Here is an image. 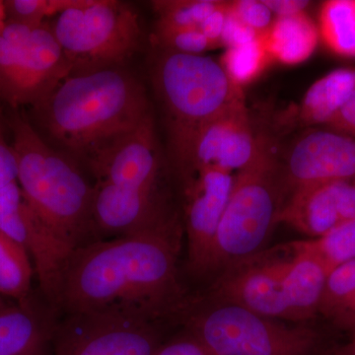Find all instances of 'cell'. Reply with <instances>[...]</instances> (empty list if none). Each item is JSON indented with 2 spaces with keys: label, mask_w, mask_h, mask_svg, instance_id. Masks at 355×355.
<instances>
[{
  "label": "cell",
  "mask_w": 355,
  "mask_h": 355,
  "mask_svg": "<svg viewBox=\"0 0 355 355\" xmlns=\"http://www.w3.org/2000/svg\"><path fill=\"white\" fill-rule=\"evenodd\" d=\"M355 218V179L309 184L291 191L277 224L284 223L312 239Z\"/></svg>",
  "instance_id": "5bb4252c"
},
{
  "label": "cell",
  "mask_w": 355,
  "mask_h": 355,
  "mask_svg": "<svg viewBox=\"0 0 355 355\" xmlns=\"http://www.w3.org/2000/svg\"><path fill=\"white\" fill-rule=\"evenodd\" d=\"M282 176L291 189L355 179V139L329 128H310L289 149Z\"/></svg>",
  "instance_id": "8fae6325"
},
{
  "label": "cell",
  "mask_w": 355,
  "mask_h": 355,
  "mask_svg": "<svg viewBox=\"0 0 355 355\" xmlns=\"http://www.w3.org/2000/svg\"><path fill=\"white\" fill-rule=\"evenodd\" d=\"M0 231L27 252L49 306L58 311L60 289L72 252L26 200L18 182L0 190Z\"/></svg>",
  "instance_id": "9c48e42d"
},
{
  "label": "cell",
  "mask_w": 355,
  "mask_h": 355,
  "mask_svg": "<svg viewBox=\"0 0 355 355\" xmlns=\"http://www.w3.org/2000/svg\"><path fill=\"white\" fill-rule=\"evenodd\" d=\"M57 320L30 299L0 313V355H51Z\"/></svg>",
  "instance_id": "ac0fdd59"
},
{
  "label": "cell",
  "mask_w": 355,
  "mask_h": 355,
  "mask_svg": "<svg viewBox=\"0 0 355 355\" xmlns=\"http://www.w3.org/2000/svg\"><path fill=\"white\" fill-rule=\"evenodd\" d=\"M94 232L123 236L164 227L176 220L158 189L135 190L96 182L92 202Z\"/></svg>",
  "instance_id": "7c38bea8"
},
{
  "label": "cell",
  "mask_w": 355,
  "mask_h": 355,
  "mask_svg": "<svg viewBox=\"0 0 355 355\" xmlns=\"http://www.w3.org/2000/svg\"><path fill=\"white\" fill-rule=\"evenodd\" d=\"M320 38L340 57L355 58V0H328L319 13Z\"/></svg>",
  "instance_id": "7402d4cb"
},
{
  "label": "cell",
  "mask_w": 355,
  "mask_h": 355,
  "mask_svg": "<svg viewBox=\"0 0 355 355\" xmlns=\"http://www.w3.org/2000/svg\"><path fill=\"white\" fill-rule=\"evenodd\" d=\"M88 166L96 182L135 190L158 189L161 163L153 114Z\"/></svg>",
  "instance_id": "4fadbf2b"
},
{
  "label": "cell",
  "mask_w": 355,
  "mask_h": 355,
  "mask_svg": "<svg viewBox=\"0 0 355 355\" xmlns=\"http://www.w3.org/2000/svg\"><path fill=\"white\" fill-rule=\"evenodd\" d=\"M18 180V162L12 146H8L0 127V190Z\"/></svg>",
  "instance_id": "836d02e7"
},
{
  "label": "cell",
  "mask_w": 355,
  "mask_h": 355,
  "mask_svg": "<svg viewBox=\"0 0 355 355\" xmlns=\"http://www.w3.org/2000/svg\"><path fill=\"white\" fill-rule=\"evenodd\" d=\"M229 12L259 34H263L272 23V12L263 0L228 1Z\"/></svg>",
  "instance_id": "4dcf8cb0"
},
{
  "label": "cell",
  "mask_w": 355,
  "mask_h": 355,
  "mask_svg": "<svg viewBox=\"0 0 355 355\" xmlns=\"http://www.w3.org/2000/svg\"><path fill=\"white\" fill-rule=\"evenodd\" d=\"M233 182L232 172L214 167L198 169L186 182L184 224L189 263L195 272L210 270L217 231Z\"/></svg>",
  "instance_id": "30bf717a"
},
{
  "label": "cell",
  "mask_w": 355,
  "mask_h": 355,
  "mask_svg": "<svg viewBox=\"0 0 355 355\" xmlns=\"http://www.w3.org/2000/svg\"><path fill=\"white\" fill-rule=\"evenodd\" d=\"M293 243L316 259L330 275L338 266L355 261V218L322 237Z\"/></svg>",
  "instance_id": "d4e9b609"
},
{
  "label": "cell",
  "mask_w": 355,
  "mask_h": 355,
  "mask_svg": "<svg viewBox=\"0 0 355 355\" xmlns=\"http://www.w3.org/2000/svg\"><path fill=\"white\" fill-rule=\"evenodd\" d=\"M218 0H163L153 1L157 24L171 27H200L214 12Z\"/></svg>",
  "instance_id": "4316f807"
},
{
  "label": "cell",
  "mask_w": 355,
  "mask_h": 355,
  "mask_svg": "<svg viewBox=\"0 0 355 355\" xmlns=\"http://www.w3.org/2000/svg\"><path fill=\"white\" fill-rule=\"evenodd\" d=\"M319 311L343 326L354 327L355 261L328 275Z\"/></svg>",
  "instance_id": "cb8c5ba5"
},
{
  "label": "cell",
  "mask_w": 355,
  "mask_h": 355,
  "mask_svg": "<svg viewBox=\"0 0 355 355\" xmlns=\"http://www.w3.org/2000/svg\"><path fill=\"white\" fill-rule=\"evenodd\" d=\"M319 38L318 26L307 12L277 17L261 35L272 60L286 65H297L309 60Z\"/></svg>",
  "instance_id": "ffe728a7"
},
{
  "label": "cell",
  "mask_w": 355,
  "mask_h": 355,
  "mask_svg": "<svg viewBox=\"0 0 355 355\" xmlns=\"http://www.w3.org/2000/svg\"><path fill=\"white\" fill-rule=\"evenodd\" d=\"M18 184L35 211L69 251L88 244L94 235L91 186L76 163L44 141L20 114L11 120Z\"/></svg>",
  "instance_id": "3957f363"
},
{
  "label": "cell",
  "mask_w": 355,
  "mask_h": 355,
  "mask_svg": "<svg viewBox=\"0 0 355 355\" xmlns=\"http://www.w3.org/2000/svg\"><path fill=\"white\" fill-rule=\"evenodd\" d=\"M336 355H345V354H336Z\"/></svg>",
  "instance_id": "60d3db41"
},
{
  "label": "cell",
  "mask_w": 355,
  "mask_h": 355,
  "mask_svg": "<svg viewBox=\"0 0 355 355\" xmlns=\"http://www.w3.org/2000/svg\"><path fill=\"white\" fill-rule=\"evenodd\" d=\"M34 108L51 139L87 165L151 114L146 89L123 67L69 74Z\"/></svg>",
  "instance_id": "7a4b0ae2"
},
{
  "label": "cell",
  "mask_w": 355,
  "mask_h": 355,
  "mask_svg": "<svg viewBox=\"0 0 355 355\" xmlns=\"http://www.w3.org/2000/svg\"><path fill=\"white\" fill-rule=\"evenodd\" d=\"M191 326L210 355H311L317 343L309 328L275 323L232 304L193 316Z\"/></svg>",
  "instance_id": "52a82bcc"
},
{
  "label": "cell",
  "mask_w": 355,
  "mask_h": 355,
  "mask_svg": "<svg viewBox=\"0 0 355 355\" xmlns=\"http://www.w3.org/2000/svg\"><path fill=\"white\" fill-rule=\"evenodd\" d=\"M282 183V168L272 142L265 135H257L253 157L234 177L217 231L210 270L235 265L260 249L277 225L284 205Z\"/></svg>",
  "instance_id": "5b68a950"
},
{
  "label": "cell",
  "mask_w": 355,
  "mask_h": 355,
  "mask_svg": "<svg viewBox=\"0 0 355 355\" xmlns=\"http://www.w3.org/2000/svg\"><path fill=\"white\" fill-rule=\"evenodd\" d=\"M84 0H7L4 1L7 22L38 27L46 18L81 6Z\"/></svg>",
  "instance_id": "83f0119b"
},
{
  "label": "cell",
  "mask_w": 355,
  "mask_h": 355,
  "mask_svg": "<svg viewBox=\"0 0 355 355\" xmlns=\"http://www.w3.org/2000/svg\"><path fill=\"white\" fill-rule=\"evenodd\" d=\"M28 43H18L0 33V96L8 103L12 97Z\"/></svg>",
  "instance_id": "f546056e"
},
{
  "label": "cell",
  "mask_w": 355,
  "mask_h": 355,
  "mask_svg": "<svg viewBox=\"0 0 355 355\" xmlns=\"http://www.w3.org/2000/svg\"><path fill=\"white\" fill-rule=\"evenodd\" d=\"M354 327H355V319H354Z\"/></svg>",
  "instance_id": "b9f144b4"
},
{
  "label": "cell",
  "mask_w": 355,
  "mask_h": 355,
  "mask_svg": "<svg viewBox=\"0 0 355 355\" xmlns=\"http://www.w3.org/2000/svg\"><path fill=\"white\" fill-rule=\"evenodd\" d=\"M260 36L261 34L248 27L228 10L227 18L222 32L221 46H226V49L233 48L250 43Z\"/></svg>",
  "instance_id": "1f68e13d"
},
{
  "label": "cell",
  "mask_w": 355,
  "mask_h": 355,
  "mask_svg": "<svg viewBox=\"0 0 355 355\" xmlns=\"http://www.w3.org/2000/svg\"><path fill=\"white\" fill-rule=\"evenodd\" d=\"M7 22L6 6H4V1L0 0V33L6 27Z\"/></svg>",
  "instance_id": "74e56055"
},
{
  "label": "cell",
  "mask_w": 355,
  "mask_h": 355,
  "mask_svg": "<svg viewBox=\"0 0 355 355\" xmlns=\"http://www.w3.org/2000/svg\"><path fill=\"white\" fill-rule=\"evenodd\" d=\"M154 39L163 51L183 55H202L205 51L214 49L198 27H171L157 24Z\"/></svg>",
  "instance_id": "f1b7e54d"
},
{
  "label": "cell",
  "mask_w": 355,
  "mask_h": 355,
  "mask_svg": "<svg viewBox=\"0 0 355 355\" xmlns=\"http://www.w3.org/2000/svg\"><path fill=\"white\" fill-rule=\"evenodd\" d=\"M345 355H355V338L354 343L350 345L349 352H347V354Z\"/></svg>",
  "instance_id": "ab89813d"
},
{
  "label": "cell",
  "mask_w": 355,
  "mask_h": 355,
  "mask_svg": "<svg viewBox=\"0 0 355 355\" xmlns=\"http://www.w3.org/2000/svg\"><path fill=\"white\" fill-rule=\"evenodd\" d=\"M9 306L10 305H9L8 303H6V301L4 300V298L0 295V313H1L2 311L7 309Z\"/></svg>",
  "instance_id": "f35d334b"
},
{
  "label": "cell",
  "mask_w": 355,
  "mask_h": 355,
  "mask_svg": "<svg viewBox=\"0 0 355 355\" xmlns=\"http://www.w3.org/2000/svg\"><path fill=\"white\" fill-rule=\"evenodd\" d=\"M272 13L280 16L294 15L306 12V8L310 6V1L304 0H263Z\"/></svg>",
  "instance_id": "8d00e7d4"
},
{
  "label": "cell",
  "mask_w": 355,
  "mask_h": 355,
  "mask_svg": "<svg viewBox=\"0 0 355 355\" xmlns=\"http://www.w3.org/2000/svg\"><path fill=\"white\" fill-rule=\"evenodd\" d=\"M51 26L71 67L70 74L123 67L141 39L137 14L116 0H84Z\"/></svg>",
  "instance_id": "8992f818"
},
{
  "label": "cell",
  "mask_w": 355,
  "mask_h": 355,
  "mask_svg": "<svg viewBox=\"0 0 355 355\" xmlns=\"http://www.w3.org/2000/svg\"><path fill=\"white\" fill-rule=\"evenodd\" d=\"M261 35L250 43L226 49L222 55L219 64L230 80L239 87L256 81L272 62Z\"/></svg>",
  "instance_id": "484cf974"
},
{
  "label": "cell",
  "mask_w": 355,
  "mask_h": 355,
  "mask_svg": "<svg viewBox=\"0 0 355 355\" xmlns=\"http://www.w3.org/2000/svg\"><path fill=\"white\" fill-rule=\"evenodd\" d=\"M257 147L246 104L229 110L200 130L191 146L189 181L200 168L214 167L232 172L253 157Z\"/></svg>",
  "instance_id": "9a60e30c"
},
{
  "label": "cell",
  "mask_w": 355,
  "mask_h": 355,
  "mask_svg": "<svg viewBox=\"0 0 355 355\" xmlns=\"http://www.w3.org/2000/svg\"><path fill=\"white\" fill-rule=\"evenodd\" d=\"M181 226L93 241L70 256L58 311L128 310L158 319L180 309Z\"/></svg>",
  "instance_id": "6da1fadb"
},
{
  "label": "cell",
  "mask_w": 355,
  "mask_h": 355,
  "mask_svg": "<svg viewBox=\"0 0 355 355\" xmlns=\"http://www.w3.org/2000/svg\"><path fill=\"white\" fill-rule=\"evenodd\" d=\"M217 295L224 304L239 306L266 318L293 320L282 291L279 260L245 259L219 280Z\"/></svg>",
  "instance_id": "2e32d148"
},
{
  "label": "cell",
  "mask_w": 355,
  "mask_h": 355,
  "mask_svg": "<svg viewBox=\"0 0 355 355\" xmlns=\"http://www.w3.org/2000/svg\"><path fill=\"white\" fill-rule=\"evenodd\" d=\"M155 318L128 310L78 311L55 321L51 355H154Z\"/></svg>",
  "instance_id": "ba28073f"
},
{
  "label": "cell",
  "mask_w": 355,
  "mask_h": 355,
  "mask_svg": "<svg viewBox=\"0 0 355 355\" xmlns=\"http://www.w3.org/2000/svg\"><path fill=\"white\" fill-rule=\"evenodd\" d=\"M228 13V1H220L198 29L207 37L214 49L221 46V36Z\"/></svg>",
  "instance_id": "d6a6232c"
},
{
  "label": "cell",
  "mask_w": 355,
  "mask_h": 355,
  "mask_svg": "<svg viewBox=\"0 0 355 355\" xmlns=\"http://www.w3.org/2000/svg\"><path fill=\"white\" fill-rule=\"evenodd\" d=\"M292 256L279 259L280 282L293 320H305L319 311L329 273L323 266L291 243Z\"/></svg>",
  "instance_id": "d6986e66"
},
{
  "label": "cell",
  "mask_w": 355,
  "mask_h": 355,
  "mask_svg": "<svg viewBox=\"0 0 355 355\" xmlns=\"http://www.w3.org/2000/svg\"><path fill=\"white\" fill-rule=\"evenodd\" d=\"M154 355H210L207 349L191 335L162 345Z\"/></svg>",
  "instance_id": "e575fe53"
},
{
  "label": "cell",
  "mask_w": 355,
  "mask_h": 355,
  "mask_svg": "<svg viewBox=\"0 0 355 355\" xmlns=\"http://www.w3.org/2000/svg\"><path fill=\"white\" fill-rule=\"evenodd\" d=\"M32 277L29 254L0 231V295L24 302L30 299Z\"/></svg>",
  "instance_id": "603a6c76"
},
{
  "label": "cell",
  "mask_w": 355,
  "mask_h": 355,
  "mask_svg": "<svg viewBox=\"0 0 355 355\" xmlns=\"http://www.w3.org/2000/svg\"><path fill=\"white\" fill-rule=\"evenodd\" d=\"M153 83L164 112L173 160L186 181L198 133L210 121L246 104L243 88L212 58L166 51L154 64Z\"/></svg>",
  "instance_id": "277c9868"
},
{
  "label": "cell",
  "mask_w": 355,
  "mask_h": 355,
  "mask_svg": "<svg viewBox=\"0 0 355 355\" xmlns=\"http://www.w3.org/2000/svg\"><path fill=\"white\" fill-rule=\"evenodd\" d=\"M326 128L345 133L355 139V92Z\"/></svg>",
  "instance_id": "d590c367"
},
{
  "label": "cell",
  "mask_w": 355,
  "mask_h": 355,
  "mask_svg": "<svg viewBox=\"0 0 355 355\" xmlns=\"http://www.w3.org/2000/svg\"><path fill=\"white\" fill-rule=\"evenodd\" d=\"M70 72L71 67L51 24L43 23L33 30L31 39L23 53L19 73L9 104L14 108L22 105L36 106L44 101Z\"/></svg>",
  "instance_id": "e0dca14e"
},
{
  "label": "cell",
  "mask_w": 355,
  "mask_h": 355,
  "mask_svg": "<svg viewBox=\"0 0 355 355\" xmlns=\"http://www.w3.org/2000/svg\"><path fill=\"white\" fill-rule=\"evenodd\" d=\"M355 92V69L340 67L312 84L303 97L298 116L308 128L326 127Z\"/></svg>",
  "instance_id": "44dd1931"
}]
</instances>
